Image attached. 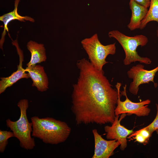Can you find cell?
<instances>
[{
    "label": "cell",
    "instance_id": "obj_5",
    "mask_svg": "<svg viewBox=\"0 0 158 158\" xmlns=\"http://www.w3.org/2000/svg\"><path fill=\"white\" fill-rule=\"evenodd\" d=\"M81 44L91 63L96 69L101 71H103V66L108 63L106 60L107 56L110 54L114 55L116 52L115 43L103 45L99 41L97 34L83 39Z\"/></svg>",
    "mask_w": 158,
    "mask_h": 158
},
{
    "label": "cell",
    "instance_id": "obj_16",
    "mask_svg": "<svg viewBox=\"0 0 158 158\" xmlns=\"http://www.w3.org/2000/svg\"><path fill=\"white\" fill-rule=\"evenodd\" d=\"M14 135L12 131L0 130V152L3 153L8 144V139Z\"/></svg>",
    "mask_w": 158,
    "mask_h": 158
},
{
    "label": "cell",
    "instance_id": "obj_11",
    "mask_svg": "<svg viewBox=\"0 0 158 158\" xmlns=\"http://www.w3.org/2000/svg\"><path fill=\"white\" fill-rule=\"evenodd\" d=\"M25 69L32 81V86L36 87L38 91L41 92L47 90L48 89V79L43 66L36 64L27 67Z\"/></svg>",
    "mask_w": 158,
    "mask_h": 158
},
{
    "label": "cell",
    "instance_id": "obj_18",
    "mask_svg": "<svg viewBox=\"0 0 158 158\" xmlns=\"http://www.w3.org/2000/svg\"><path fill=\"white\" fill-rule=\"evenodd\" d=\"M134 137L133 139H135V141L138 142L143 144L144 145L147 144L148 142L147 141L145 138L140 133L134 132L130 134L128 137L129 138H130L132 137Z\"/></svg>",
    "mask_w": 158,
    "mask_h": 158
},
{
    "label": "cell",
    "instance_id": "obj_21",
    "mask_svg": "<svg viewBox=\"0 0 158 158\" xmlns=\"http://www.w3.org/2000/svg\"><path fill=\"white\" fill-rule=\"evenodd\" d=\"M155 131H156L157 134L158 135V129H157Z\"/></svg>",
    "mask_w": 158,
    "mask_h": 158
},
{
    "label": "cell",
    "instance_id": "obj_3",
    "mask_svg": "<svg viewBox=\"0 0 158 158\" xmlns=\"http://www.w3.org/2000/svg\"><path fill=\"white\" fill-rule=\"evenodd\" d=\"M20 111L19 118L13 121L8 118L6 120V124L13 133L14 137L19 141L20 146L27 150L33 149L35 146L34 139L31 137L32 124L30 122L27 115L29 107L28 99H22L17 103Z\"/></svg>",
    "mask_w": 158,
    "mask_h": 158
},
{
    "label": "cell",
    "instance_id": "obj_14",
    "mask_svg": "<svg viewBox=\"0 0 158 158\" xmlns=\"http://www.w3.org/2000/svg\"><path fill=\"white\" fill-rule=\"evenodd\" d=\"M27 47L31 54L30 60L26 65L27 67L33 66L46 61V50L43 44L30 40L28 42Z\"/></svg>",
    "mask_w": 158,
    "mask_h": 158
},
{
    "label": "cell",
    "instance_id": "obj_19",
    "mask_svg": "<svg viewBox=\"0 0 158 158\" xmlns=\"http://www.w3.org/2000/svg\"><path fill=\"white\" fill-rule=\"evenodd\" d=\"M136 132L139 133L144 137L147 141H149L150 137L152 134L148 130L145 129L144 128L137 130Z\"/></svg>",
    "mask_w": 158,
    "mask_h": 158
},
{
    "label": "cell",
    "instance_id": "obj_9",
    "mask_svg": "<svg viewBox=\"0 0 158 158\" xmlns=\"http://www.w3.org/2000/svg\"><path fill=\"white\" fill-rule=\"evenodd\" d=\"M95 141L94 153L92 158H108L113 155L115 150L120 145L116 140H107L99 134L96 129L92 130Z\"/></svg>",
    "mask_w": 158,
    "mask_h": 158
},
{
    "label": "cell",
    "instance_id": "obj_12",
    "mask_svg": "<svg viewBox=\"0 0 158 158\" xmlns=\"http://www.w3.org/2000/svg\"><path fill=\"white\" fill-rule=\"evenodd\" d=\"M129 5L132 12V15L127 27L131 30L140 29L141 22L147 13L148 8L133 0H130Z\"/></svg>",
    "mask_w": 158,
    "mask_h": 158
},
{
    "label": "cell",
    "instance_id": "obj_6",
    "mask_svg": "<svg viewBox=\"0 0 158 158\" xmlns=\"http://www.w3.org/2000/svg\"><path fill=\"white\" fill-rule=\"evenodd\" d=\"M126 85L123 87V90L121 92V95L125 96L126 99L124 101L120 100L121 95H119L115 110L116 116L123 113L127 114L128 115L134 114L140 116H144L148 115L151 110L148 107V104L151 101L147 99L138 102H132L128 97L126 92Z\"/></svg>",
    "mask_w": 158,
    "mask_h": 158
},
{
    "label": "cell",
    "instance_id": "obj_17",
    "mask_svg": "<svg viewBox=\"0 0 158 158\" xmlns=\"http://www.w3.org/2000/svg\"><path fill=\"white\" fill-rule=\"evenodd\" d=\"M157 110L155 117L153 121L144 128L148 130L152 134L153 132L158 129V104H156Z\"/></svg>",
    "mask_w": 158,
    "mask_h": 158
},
{
    "label": "cell",
    "instance_id": "obj_20",
    "mask_svg": "<svg viewBox=\"0 0 158 158\" xmlns=\"http://www.w3.org/2000/svg\"><path fill=\"white\" fill-rule=\"evenodd\" d=\"M146 8L150 7L151 0H133Z\"/></svg>",
    "mask_w": 158,
    "mask_h": 158
},
{
    "label": "cell",
    "instance_id": "obj_13",
    "mask_svg": "<svg viewBox=\"0 0 158 158\" xmlns=\"http://www.w3.org/2000/svg\"><path fill=\"white\" fill-rule=\"evenodd\" d=\"M20 0H15L14 8L13 10L8 13H6L0 17V20L4 24V30L1 35V37L0 41V48L3 49V45L4 42L5 37L6 33V31L8 32L7 25L11 20H17L20 21L25 22V20L29 21L32 22H35L34 19L32 18L25 16H21L19 15L17 11L18 6Z\"/></svg>",
    "mask_w": 158,
    "mask_h": 158
},
{
    "label": "cell",
    "instance_id": "obj_4",
    "mask_svg": "<svg viewBox=\"0 0 158 158\" xmlns=\"http://www.w3.org/2000/svg\"><path fill=\"white\" fill-rule=\"evenodd\" d=\"M108 36L110 38L113 37L123 47L125 54L123 60L125 65H129L136 61L146 64L151 63L150 59L140 56L136 51L138 46H144L147 43L148 39L146 36L141 35L133 37L128 36L118 30L109 32Z\"/></svg>",
    "mask_w": 158,
    "mask_h": 158
},
{
    "label": "cell",
    "instance_id": "obj_8",
    "mask_svg": "<svg viewBox=\"0 0 158 158\" xmlns=\"http://www.w3.org/2000/svg\"><path fill=\"white\" fill-rule=\"evenodd\" d=\"M116 116L115 119L111 126H106L104 130L106 133V137L107 139L116 140L120 143V149L124 150L127 146V137L134 132L133 129L128 130L121 124V120L126 116L123 113Z\"/></svg>",
    "mask_w": 158,
    "mask_h": 158
},
{
    "label": "cell",
    "instance_id": "obj_2",
    "mask_svg": "<svg viewBox=\"0 0 158 158\" xmlns=\"http://www.w3.org/2000/svg\"><path fill=\"white\" fill-rule=\"evenodd\" d=\"M32 124V136L41 140L44 143L57 145L64 142L69 136L71 128L64 121L53 118H31Z\"/></svg>",
    "mask_w": 158,
    "mask_h": 158
},
{
    "label": "cell",
    "instance_id": "obj_10",
    "mask_svg": "<svg viewBox=\"0 0 158 158\" xmlns=\"http://www.w3.org/2000/svg\"><path fill=\"white\" fill-rule=\"evenodd\" d=\"M13 44L16 47L19 56V64L18 66V69L16 71L13 73L10 76L0 78V94L4 92L8 87L11 86L20 79L30 78L29 73H26L25 69L22 67L23 61L22 51L20 49L17 42H15Z\"/></svg>",
    "mask_w": 158,
    "mask_h": 158
},
{
    "label": "cell",
    "instance_id": "obj_7",
    "mask_svg": "<svg viewBox=\"0 0 158 158\" xmlns=\"http://www.w3.org/2000/svg\"><path fill=\"white\" fill-rule=\"evenodd\" d=\"M144 67L142 64H138L133 66L127 72L128 77L133 80L130 85L129 91L134 95L137 94L139 87L141 84L152 82L155 87L157 86V84L154 83V79L158 71V66L151 70L145 69Z\"/></svg>",
    "mask_w": 158,
    "mask_h": 158
},
{
    "label": "cell",
    "instance_id": "obj_15",
    "mask_svg": "<svg viewBox=\"0 0 158 158\" xmlns=\"http://www.w3.org/2000/svg\"><path fill=\"white\" fill-rule=\"evenodd\" d=\"M155 21L158 23V0H151L149 8L147 13L141 22L140 29H143L149 22ZM158 37V27L157 30Z\"/></svg>",
    "mask_w": 158,
    "mask_h": 158
},
{
    "label": "cell",
    "instance_id": "obj_1",
    "mask_svg": "<svg viewBox=\"0 0 158 158\" xmlns=\"http://www.w3.org/2000/svg\"><path fill=\"white\" fill-rule=\"evenodd\" d=\"M79 75L73 85L71 111L76 124L112 123L121 84L117 83L116 90L112 87L104 71L94 67L85 58L78 60Z\"/></svg>",
    "mask_w": 158,
    "mask_h": 158
}]
</instances>
